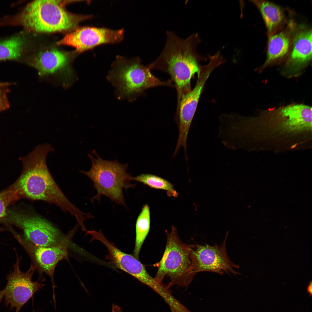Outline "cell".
<instances>
[{"mask_svg":"<svg viewBox=\"0 0 312 312\" xmlns=\"http://www.w3.org/2000/svg\"><path fill=\"white\" fill-rule=\"evenodd\" d=\"M54 150L49 144H41L23 159V171L18 184L21 195L32 200L54 204L69 213L79 224H81L87 219V213L81 211L66 197L48 168L47 156Z\"/></svg>","mask_w":312,"mask_h":312,"instance_id":"cell-1","label":"cell"},{"mask_svg":"<svg viewBox=\"0 0 312 312\" xmlns=\"http://www.w3.org/2000/svg\"><path fill=\"white\" fill-rule=\"evenodd\" d=\"M164 48L157 58L148 66L168 74L174 83L177 95V106L181 98L192 90L191 81L199 73L203 58L196 51L201 39L197 34L183 39L175 32L167 31Z\"/></svg>","mask_w":312,"mask_h":312,"instance_id":"cell-2","label":"cell"},{"mask_svg":"<svg viewBox=\"0 0 312 312\" xmlns=\"http://www.w3.org/2000/svg\"><path fill=\"white\" fill-rule=\"evenodd\" d=\"M67 2L58 0H35L28 3L14 19L13 23L36 33L63 32L76 29L90 15L75 14L65 8Z\"/></svg>","mask_w":312,"mask_h":312,"instance_id":"cell-3","label":"cell"},{"mask_svg":"<svg viewBox=\"0 0 312 312\" xmlns=\"http://www.w3.org/2000/svg\"><path fill=\"white\" fill-rule=\"evenodd\" d=\"M167 240L165 249L160 261L154 266L157 267L154 278L158 283L163 284L165 279L169 280L166 285L187 287L197 272L195 245H188L180 239L176 227L166 231Z\"/></svg>","mask_w":312,"mask_h":312,"instance_id":"cell-4","label":"cell"},{"mask_svg":"<svg viewBox=\"0 0 312 312\" xmlns=\"http://www.w3.org/2000/svg\"><path fill=\"white\" fill-rule=\"evenodd\" d=\"M148 65L143 64L139 57L128 59L118 57L112 64L107 78L115 88L119 99L130 101L143 95L146 90L161 86H172L169 79L161 80L151 73Z\"/></svg>","mask_w":312,"mask_h":312,"instance_id":"cell-5","label":"cell"},{"mask_svg":"<svg viewBox=\"0 0 312 312\" xmlns=\"http://www.w3.org/2000/svg\"><path fill=\"white\" fill-rule=\"evenodd\" d=\"M88 156L92 162V167L88 171L81 172L89 178L93 182V187L97 194L90 200H100L102 196L109 197L113 202L126 207L123 193L126 190L134 188L135 184H131V174L127 173L128 164H122L116 159L114 161L104 160L100 157L94 150Z\"/></svg>","mask_w":312,"mask_h":312,"instance_id":"cell-6","label":"cell"},{"mask_svg":"<svg viewBox=\"0 0 312 312\" xmlns=\"http://www.w3.org/2000/svg\"><path fill=\"white\" fill-rule=\"evenodd\" d=\"M14 249L16 255V261L12 270L7 276L6 286L0 291V303L4 298L7 306L10 305L11 309L15 308V312H19L34 293L44 285L32 281V276L37 268L35 265H31L25 272L20 270V264L22 257H19L16 249Z\"/></svg>","mask_w":312,"mask_h":312,"instance_id":"cell-7","label":"cell"},{"mask_svg":"<svg viewBox=\"0 0 312 312\" xmlns=\"http://www.w3.org/2000/svg\"><path fill=\"white\" fill-rule=\"evenodd\" d=\"M218 66L217 63L213 60H209L207 64L201 66L194 87L181 98L177 106L176 116L179 133L175 154L182 146L186 153L188 132L205 83L213 71Z\"/></svg>","mask_w":312,"mask_h":312,"instance_id":"cell-8","label":"cell"},{"mask_svg":"<svg viewBox=\"0 0 312 312\" xmlns=\"http://www.w3.org/2000/svg\"><path fill=\"white\" fill-rule=\"evenodd\" d=\"M8 218L23 230L25 240L37 246L55 245L64 237L51 223L39 216L14 212L10 213Z\"/></svg>","mask_w":312,"mask_h":312,"instance_id":"cell-9","label":"cell"},{"mask_svg":"<svg viewBox=\"0 0 312 312\" xmlns=\"http://www.w3.org/2000/svg\"><path fill=\"white\" fill-rule=\"evenodd\" d=\"M70 62L69 53L56 48H49L34 53L29 63L37 70L41 77H57L67 86L74 78Z\"/></svg>","mask_w":312,"mask_h":312,"instance_id":"cell-10","label":"cell"},{"mask_svg":"<svg viewBox=\"0 0 312 312\" xmlns=\"http://www.w3.org/2000/svg\"><path fill=\"white\" fill-rule=\"evenodd\" d=\"M76 229L74 228L59 243L47 247L35 246L18 235L15 237L28 252L36 267L48 275L53 284L56 266L60 261L67 259L69 245Z\"/></svg>","mask_w":312,"mask_h":312,"instance_id":"cell-11","label":"cell"},{"mask_svg":"<svg viewBox=\"0 0 312 312\" xmlns=\"http://www.w3.org/2000/svg\"><path fill=\"white\" fill-rule=\"evenodd\" d=\"M123 35L122 29L83 27L67 33L56 44L72 46L75 49V52L80 53L101 44L120 42Z\"/></svg>","mask_w":312,"mask_h":312,"instance_id":"cell-12","label":"cell"},{"mask_svg":"<svg viewBox=\"0 0 312 312\" xmlns=\"http://www.w3.org/2000/svg\"><path fill=\"white\" fill-rule=\"evenodd\" d=\"M227 234L220 245L211 246L200 245L196 243L195 251L197 263V273L209 272L222 274L224 273L237 275L235 270L239 265L234 263L229 258L226 251Z\"/></svg>","mask_w":312,"mask_h":312,"instance_id":"cell-13","label":"cell"},{"mask_svg":"<svg viewBox=\"0 0 312 312\" xmlns=\"http://www.w3.org/2000/svg\"><path fill=\"white\" fill-rule=\"evenodd\" d=\"M87 234L92 237L90 242L94 240L99 241L107 248L109 254L106 258L109 263L132 276L141 283L146 281L150 275L144 266L133 255L124 252L118 248L114 244L109 242L102 233L99 231H88Z\"/></svg>","mask_w":312,"mask_h":312,"instance_id":"cell-14","label":"cell"},{"mask_svg":"<svg viewBox=\"0 0 312 312\" xmlns=\"http://www.w3.org/2000/svg\"><path fill=\"white\" fill-rule=\"evenodd\" d=\"M297 26L294 21L268 37L265 64L281 58L288 54Z\"/></svg>","mask_w":312,"mask_h":312,"instance_id":"cell-15","label":"cell"},{"mask_svg":"<svg viewBox=\"0 0 312 312\" xmlns=\"http://www.w3.org/2000/svg\"><path fill=\"white\" fill-rule=\"evenodd\" d=\"M312 30L305 25L297 26L293 38L288 62L292 66H299L312 58Z\"/></svg>","mask_w":312,"mask_h":312,"instance_id":"cell-16","label":"cell"},{"mask_svg":"<svg viewBox=\"0 0 312 312\" xmlns=\"http://www.w3.org/2000/svg\"><path fill=\"white\" fill-rule=\"evenodd\" d=\"M260 11L264 22L268 37L284 27L286 22L282 8L266 0H251Z\"/></svg>","mask_w":312,"mask_h":312,"instance_id":"cell-17","label":"cell"},{"mask_svg":"<svg viewBox=\"0 0 312 312\" xmlns=\"http://www.w3.org/2000/svg\"><path fill=\"white\" fill-rule=\"evenodd\" d=\"M150 227V208L146 204L142 208L135 224L136 237L133 255L138 259H139L140 251L149 233Z\"/></svg>","mask_w":312,"mask_h":312,"instance_id":"cell-18","label":"cell"},{"mask_svg":"<svg viewBox=\"0 0 312 312\" xmlns=\"http://www.w3.org/2000/svg\"><path fill=\"white\" fill-rule=\"evenodd\" d=\"M26 39L17 36L0 42V60L16 59L23 54Z\"/></svg>","mask_w":312,"mask_h":312,"instance_id":"cell-19","label":"cell"},{"mask_svg":"<svg viewBox=\"0 0 312 312\" xmlns=\"http://www.w3.org/2000/svg\"><path fill=\"white\" fill-rule=\"evenodd\" d=\"M131 180L139 182L153 188L164 190L169 197H177L178 196V193L172 183L157 175L142 174L136 177H131Z\"/></svg>","mask_w":312,"mask_h":312,"instance_id":"cell-20","label":"cell"},{"mask_svg":"<svg viewBox=\"0 0 312 312\" xmlns=\"http://www.w3.org/2000/svg\"><path fill=\"white\" fill-rule=\"evenodd\" d=\"M20 196V191L16 187L0 192V218L6 214L8 205Z\"/></svg>","mask_w":312,"mask_h":312,"instance_id":"cell-21","label":"cell"},{"mask_svg":"<svg viewBox=\"0 0 312 312\" xmlns=\"http://www.w3.org/2000/svg\"><path fill=\"white\" fill-rule=\"evenodd\" d=\"M307 292L310 297H311L312 296V282L311 281H310L307 287Z\"/></svg>","mask_w":312,"mask_h":312,"instance_id":"cell-22","label":"cell"},{"mask_svg":"<svg viewBox=\"0 0 312 312\" xmlns=\"http://www.w3.org/2000/svg\"><path fill=\"white\" fill-rule=\"evenodd\" d=\"M3 104V99L0 96V109H2Z\"/></svg>","mask_w":312,"mask_h":312,"instance_id":"cell-23","label":"cell"}]
</instances>
